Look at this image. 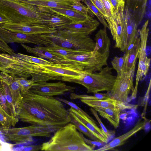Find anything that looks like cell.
Masks as SVG:
<instances>
[{
  "label": "cell",
  "instance_id": "obj_46",
  "mask_svg": "<svg viewBox=\"0 0 151 151\" xmlns=\"http://www.w3.org/2000/svg\"></svg>",
  "mask_w": 151,
  "mask_h": 151
},
{
  "label": "cell",
  "instance_id": "obj_16",
  "mask_svg": "<svg viewBox=\"0 0 151 151\" xmlns=\"http://www.w3.org/2000/svg\"><path fill=\"white\" fill-rule=\"evenodd\" d=\"M124 14L126 23V34L124 46L122 51H126L132 44L139 34L137 30L139 25L133 15L125 6Z\"/></svg>",
  "mask_w": 151,
  "mask_h": 151
},
{
  "label": "cell",
  "instance_id": "obj_26",
  "mask_svg": "<svg viewBox=\"0 0 151 151\" xmlns=\"http://www.w3.org/2000/svg\"><path fill=\"white\" fill-rule=\"evenodd\" d=\"M52 12L64 17L72 22H78L86 19L89 16L73 9L61 8H49Z\"/></svg>",
  "mask_w": 151,
  "mask_h": 151
},
{
  "label": "cell",
  "instance_id": "obj_14",
  "mask_svg": "<svg viewBox=\"0 0 151 151\" xmlns=\"http://www.w3.org/2000/svg\"><path fill=\"white\" fill-rule=\"evenodd\" d=\"M99 25V22L89 15L84 20L78 22H72L60 27L57 29L82 32L89 35L96 30Z\"/></svg>",
  "mask_w": 151,
  "mask_h": 151
},
{
  "label": "cell",
  "instance_id": "obj_6",
  "mask_svg": "<svg viewBox=\"0 0 151 151\" xmlns=\"http://www.w3.org/2000/svg\"><path fill=\"white\" fill-rule=\"evenodd\" d=\"M62 127L32 125L20 128H10L4 131L6 140L20 144L32 141L33 137H51L52 134Z\"/></svg>",
  "mask_w": 151,
  "mask_h": 151
},
{
  "label": "cell",
  "instance_id": "obj_31",
  "mask_svg": "<svg viewBox=\"0 0 151 151\" xmlns=\"http://www.w3.org/2000/svg\"><path fill=\"white\" fill-rule=\"evenodd\" d=\"M23 60L37 65H44L52 63V61L46 60L40 58L27 55L21 53L16 54L14 56Z\"/></svg>",
  "mask_w": 151,
  "mask_h": 151
},
{
  "label": "cell",
  "instance_id": "obj_36",
  "mask_svg": "<svg viewBox=\"0 0 151 151\" xmlns=\"http://www.w3.org/2000/svg\"><path fill=\"white\" fill-rule=\"evenodd\" d=\"M90 110L97 120L101 127V129L105 134L108 139H109L114 136L115 133V131L114 130H108L106 127L100 119L97 112L92 107L90 109Z\"/></svg>",
  "mask_w": 151,
  "mask_h": 151
},
{
  "label": "cell",
  "instance_id": "obj_20",
  "mask_svg": "<svg viewBox=\"0 0 151 151\" xmlns=\"http://www.w3.org/2000/svg\"><path fill=\"white\" fill-rule=\"evenodd\" d=\"M140 39L137 37L124 54L125 58L122 71L127 72L136 65L140 45Z\"/></svg>",
  "mask_w": 151,
  "mask_h": 151
},
{
  "label": "cell",
  "instance_id": "obj_12",
  "mask_svg": "<svg viewBox=\"0 0 151 151\" xmlns=\"http://www.w3.org/2000/svg\"><path fill=\"white\" fill-rule=\"evenodd\" d=\"M0 27L9 31L26 34H50L56 32V28L45 26L30 25L8 23L0 25Z\"/></svg>",
  "mask_w": 151,
  "mask_h": 151
},
{
  "label": "cell",
  "instance_id": "obj_23",
  "mask_svg": "<svg viewBox=\"0 0 151 151\" xmlns=\"http://www.w3.org/2000/svg\"><path fill=\"white\" fill-rule=\"evenodd\" d=\"M46 12L45 26L57 28L72 22L67 18L52 12L48 8L43 7Z\"/></svg>",
  "mask_w": 151,
  "mask_h": 151
},
{
  "label": "cell",
  "instance_id": "obj_45",
  "mask_svg": "<svg viewBox=\"0 0 151 151\" xmlns=\"http://www.w3.org/2000/svg\"><path fill=\"white\" fill-rule=\"evenodd\" d=\"M9 22V21L5 17L0 14V25Z\"/></svg>",
  "mask_w": 151,
  "mask_h": 151
},
{
  "label": "cell",
  "instance_id": "obj_30",
  "mask_svg": "<svg viewBox=\"0 0 151 151\" xmlns=\"http://www.w3.org/2000/svg\"><path fill=\"white\" fill-rule=\"evenodd\" d=\"M109 92L106 93L96 92L94 93V95L91 96L86 94H78L73 93H70V98L72 100L79 99L85 100H96L106 99L109 97Z\"/></svg>",
  "mask_w": 151,
  "mask_h": 151
},
{
  "label": "cell",
  "instance_id": "obj_15",
  "mask_svg": "<svg viewBox=\"0 0 151 151\" xmlns=\"http://www.w3.org/2000/svg\"><path fill=\"white\" fill-rule=\"evenodd\" d=\"M68 110L70 114L85 126L100 141L106 143L108 142V138L102 129L97 126L96 122L91 120L84 115L80 113L71 107Z\"/></svg>",
  "mask_w": 151,
  "mask_h": 151
},
{
  "label": "cell",
  "instance_id": "obj_40",
  "mask_svg": "<svg viewBox=\"0 0 151 151\" xmlns=\"http://www.w3.org/2000/svg\"><path fill=\"white\" fill-rule=\"evenodd\" d=\"M103 15L105 19L109 17L101 0H90Z\"/></svg>",
  "mask_w": 151,
  "mask_h": 151
},
{
  "label": "cell",
  "instance_id": "obj_19",
  "mask_svg": "<svg viewBox=\"0 0 151 151\" xmlns=\"http://www.w3.org/2000/svg\"><path fill=\"white\" fill-rule=\"evenodd\" d=\"M148 0H124L125 5L139 25L145 15Z\"/></svg>",
  "mask_w": 151,
  "mask_h": 151
},
{
  "label": "cell",
  "instance_id": "obj_34",
  "mask_svg": "<svg viewBox=\"0 0 151 151\" xmlns=\"http://www.w3.org/2000/svg\"><path fill=\"white\" fill-rule=\"evenodd\" d=\"M19 84L21 89L22 94L28 91L35 83L33 79H28L24 77H13Z\"/></svg>",
  "mask_w": 151,
  "mask_h": 151
},
{
  "label": "cell",
  "instance_id": "obj_44",
  "mask_svg": "<svg viewBox=\"0 0 151 151\" xmlns=\"http://www.w3.org/2000/svg\"><path fill=\"white\" fill-rule=\"evenodd\" d=\"M114 12L116 10L119 4L123 0H109Z\"/></svg>",
  "mask_w": 151,
  "mask_h": 151
},
{
  "label": "cell",
  "instance_id": "obj_21",
  "mask_svg": "<svg viewBox=\"0 0 151 151\" xmlns=\"http://www.w3.org/2000/svg\"><path fill=\"white\" fill-rule=\"evenodd\" d=\"M95 45L94 52L109 54L111 41L108 37L105 27L99 30L95 35Z\"/></svg>",
  "mask_w": 151,
  "mask_h": 151
},
{
  "label": "cell",
  "instance_id": "obj_9",
  "mask_svg": "<svg viewBox=\"0 0 151 151\" xmlns=\"http://www.w3.org/2000/svg\"><path fill=\"white\" fill-rule=\"evenodd\" d=\"M0 37L7 44L30 43L38 46H50L54 44L50 34H29L12 32L0 27Z\"/></svg>",
  "mask_w": 151,
  "mask_h": 151
},
{
  "label": "cell",
  "instance_id": "obj_29",
  "mask_svg": "<svg viewBox=\"0 0 151 151\" xmlns=\"http://www.w3.org/2000/svg\"><path fill=\"white\" fill-rule=\"evenodd\" d=\"M5 85V82L0 79V104L8 114L16 117L7 101Z\"/></svg>",
  "mask_w": 151,
  "mask_h": 151
},
{
  "label": "cell",
  "instance_id": "obj_32",
  "mask_svg": "<svg viewBox=\"0 0 151 151\" xmlns=\"http://www.w3.org/2000/svg\"><path fill=\"white\" fill-rule=\"evenodd\" d=\"M80 0L84 3L86 5L90 12V13L94 14L96 16L104 27L109 28V25L103 15L90 0Z\"/></svg>",
  "mask_w": 151,
  "mask_h": 151
},
{
  "label": "cell",
  "instance_id": "obj_42",
  "mask_svg": "<svg viewBox=\"0 0 151 151\" xmlns=\"http://www.w3.org/2000/svg\"><path fill=\"white\" fill-rule=\"evenodd\" d=\"M104 7L109 17H111L114 13V11L109 0H101Z\"/></svg>",
  "mask_w": 151,
  "mask_h": 151
},
{
  "label": "cell",
  "instance_id": "obj_27",
  "mask_svg": "<svg viewBox=\"0 0 151 151\" xmlns=\"http://www.w3.org/2000/svg\"><path fill=\"white\" fill-rule=\"evenodd\" d=\"M48 51L52 54L62 59L68 57L81 54L87 52L78 50L53 45L47 46Z\"/></svg>",
  "mask_w": 151,
  "mask_h": 151
},
{
  "label": "cell",
  "instance_id": "obj_39",
  "mask_svg": "<svg viewBox=\"0 0 151 151\" xmlns=\"http://www.w3.org/2000/svg\"><path fill=\"white\" fill-rule=\"evenodd\" d=\"M0 50L4 53H7L12 56H15L16 53L0 37Z\"/></svg>",
  "mask_w": 151,
  "mask_h": 151
},
{
  "label": "cell",
  "instance_id": "obj_41",
  "mask_svg": "<svg viewBox=\"0 0 151 151\" xmlns=\"http://www.w3.org/2000/svg\"><path fill=\"white\" fill-rule=\"evenodd\" d=\"M41 145H31L17 147L15 148L13 150L22 151H38L41 150Z\"/></svg>",
  "mask_w": 151,
  "mask_h": 151
},
{
  "label": "cell",
  "instance_id": "obj_1",
  "mask_svg": "<svg viewBox=\"0 0 151 151\" xmlns=\"http://www.w3.org/2000/svg\"><path fill=\"white\" fill-rule=\"evenodd\" d=\"M16 109L22 122L41 126H63L70 122L69 112L57 98L39 95L29 91L22 94Z\"/></svg>",
  "mask_w": 151,
  "mask_h": 151
},
{
  "label": "cell",
  "instance_id": "obj_2",
  "mask_svg": "<svg viewBox=\"0 0 151 151\" xmlns=\"http://www.w3.org/2000/svg\"><path fill=\"white\" fill-rule=\"evenodd\" d=\"M0 14L15 24L45 26V12L41 7L22 0H0Z\"/></svg>",
  "mask_w": 151,
  "mask_h": 151
},
{
  "label": "cell",
  "instance_id": "obj_5",
  "mask_svg": "<svg viewBox=\"0 0 151 151\" xmlns=\"http://www.w3.org/2000/svg\"><path fill=\"white\" fill-rule=\"evenodd\" d=\"M57 30L56 32L50 34L54 45L78 50H93L95 42L89 35L62 29Z\"/></svg>",
  "mask_w": 151,
  "mask_h": 151
},
{
  "label": "cell",
  "instance_id": "obj_24",
  "mask_svg": "<svg viewBox=\"0 0 151 151\" xmlns=\"http://www.w3.org/2000/svg\"><path fill=\"white\" fill-rule=\"evenodd\" d=\"M21 45L27 52L33 54L40 58L47 59L52 61H59L63 59L52 54L49 52L47 46H37L32 47L23 43H21Z\"/></svg>",
  "mask_w": 151,
  "mask_h": 151
},
{
  "label": "cell",
  "instance_id": "obj_3",
  "mask_svg": "<svg viewBox=\"0 0 151 151\" xmlns=\"http://www.w3.org/2000/svg\"><path fill=\"white\" fill-rule=\"evenodd\" d=\"M50 139L41 145L45 151H92L95 147L87 144L83 134L70 122L57 130Z\"/></svg>",
  "mask_w": 151,
  "mask_h": 151
},
{
  "label": "cell",
  "instance_id": "obj_35",
  "mask_svg": "<svg viewBox=\"0 0 151 151\" xmlns=\"http://www.w3.org/2000/svg\"><path fill=\"white\" fill-rule=\"evenodd\" d=\"M125 58L124 54L121 57H114L111 61L112 68L116 71L117 74H120L122 71Z\"/></svg>",
  "mask_w": 151,
  "mask_h": 151
},
{
  "label": "cell",
  "instance_id": "obj_13",
  "mask_svg": "<svg viewBox=\"0 0 151 151\" xmlns=\"http://www.w3.org/2000/svg\"><path fill=\"white\" fill-rule=\"evenodd\" d=\"M80 101L82 102L93 108L99 107L111 109H119L122 110L127 109H136L138 106L137 105L132 104L128 103L121 102L110 97L106 99L99 100H81Z\"/></svg>",
  "mask_w": 151,
  "mask_h": 151
},
{
  "label": "cell",
  "instance_id": "obj_22",
  "mask_svg": "<svg viewBox=\"0 0 151 151\" xmlns=\"http://www.w3.org/2000/svg\"><path fill=\"white\" fill-rule=\"evenodd\" d=\"M22 1L39 7L73 9L69 6L72 0H22Z\"/></svg>",
  "mask_w": 151,
  "mask_h": 151
},
{
  "label": "cell",
  "instance_id": "obj_7",
  "mask_svg": "<svg viewBox=\"0 0 151 151\" xmlns=\"http://www.w3.org/2000/svg\"><path fill=\"white\" fill-rule=\"evenodd\" d=\"M125 2L123 0L112 15L105 19L109 25L113 40L114 47L122 51L126 34V23L124 14Z\"/></svg>",
  "mask_w": 151,
  "mask_h": 151
},
{
  "label": "cell",
  "instance_id": "obj_4",
  "mask_svg": "<svg viewBox=\"0 0 151 151\" xmlns=\"http://www.w3.org/2000/svg\"><path fill=\"white\" fill-rule=\"evenodd\" d=\"M113 68L107 65L98 72L83 71L78 79L68 82L81 84L85 87L87 93H95L102 91L110 92L114 85L116 76L112 72Z\"/></svg>",
  "mask_w": 151,
  "mask_h": 151
},
{
  "label": "cell",
  "instance_id": "obj_17",
  "mask_svg": "<svg viewBox=\"0 0 151 151\" xmlns=\"http://www.w3.org/2000/svg\"><path fill=\"white\" fill-rule=\"evenodd\" d=\"M146 123L145 120L139 119L134 127L125 133L114 138L109 143L95 151H104L113 150L124 144L129 138L140 131L144 129Z\"/></svg>",
  "mask_w": 151,
  "mask_h": 151
},
{
  "label": "cell",
  "instance_id": "obj_33",
  "mask_svg": "<svg viewBox=\"0 0 151 151\" xmlns=\"http://www.w3.org/2000/svg\"><path fill=\"white\" fill-rule=\"evenodd\" d=\"M70 115V122L74 124L80 132L85 134L91 140L100 141L79 121L72 115Z\"/></svg>",
  "mask_w": 151,
  "mask_h": 151
},
{
  "label": "cell",
  "instance_id": "obj_18",
  "mask_svg": "<svg viewBox=\"0 0 151 151\" xmlns=\"http://www.w3.org/2000/svg\"><path fill=\"white\" fill-rule=\"evenodd\" d=\"M1 71L0 79L8 85L16 110L22 99L21 89L19 84L13 77L6 72Z\"/></svg>",
  "mask_w": 151,
  "mask_h": 151
},
{
  "label": "cell",
  "instance_id": "obj_43",
  "mask_svg": "<svg viewBox=\"0 0 151 151\" xmlns=\"http://www.w3.org/2000/svg\"><path fill=\"white\" fill-rule=\"evenodd\" d=\"M84 139L85 142L88 145L94 147H100L103 146L104 143L101 141L92 140L88 139L84 137Z\"/></svg>",
  "mask_w": 151,
  "mask_h": 151
},
{
  "label": "cell",
  "instance_id": "obj_38",
  "mask_svg": "<svg viewBox=\"0 0 151 151\" xmlns=\"http://www.w3.org/2000/svg\"><path fill=\"white\" fill-rule=\"evenodd\" d=\"M57 98L62 102L68 105L70 107L74 109L80 113L84 115L91 120L96 122L91 117L74 103L62 98Z\"/></svg>",
  "mask_w": 151,
  "mask_h": 151
},
{
  "label": "cell",
  "instance_id": "obj_25",
  "mask_svg": "<svg viewBox=\"0 0 151 151\" xmlns=\"http://www.w3.org/2000/svg\"><path fill=\"white\" fill-rule=\"evenodd\" d=\"M93 108L100 115L109 121L115 128H116L119 126L120 122L119 114L122 110L119 109L99 107H95Z\"/></svg>",
  "mask_w": 151,
  "mask_h": 151
},
{
  "label": "cell",
  "instance_id": "obj_11",
  "mask_svg": "<svg viewBox=\"0 0 151 151\" xmlns=\"http://www.w3.org/2000/svg\"><path fill=\"white\" fill-rule=\"evenodd\" d=\"M76 88V87L67 85L60 81L55 83L41 81L34 83L28 91L39 95L53 97L72 93Z\"/></svg>",
  "mask_w": 151,
  "mask_h": 151
},
{
  "label": "cell",
  "instance_id": "obj_37",
  "mask_svg": "<svg viewBox=\"0 0 151 151\" xmlns=\"http://www.w3.org/2000/svg\"><path fill=\"white\" fill-rule=\"evenodd\" d=\"M69 6L72 8L79 11L88 16L90 12L88 8L83 4L80 0H72Z\"/></svg>",
  "mask_w": 151,
  "mask_h": 151
},
{
  "label": "cell",
  "instance_id": "obj_28",
  "mask_svg": "<svg viewBox=\"0 0 151 151\" xmlns=\"http://www.w3.org/2000/svg\"><path fill=\"white\" fill-rule=\"evenodd\" d=\"M19 121L18 117L8 114L0 104V125L4 131L15 126Z\"/></svg>",
  "mask_w": 151,
  "mask_h": 151
},
{
  "label": "cell",
  "instance_id": "obj_10",
  "mask_svg": "<svg viewBox=\"0 0 151 151\" xmlns=\"http://www.w3.org/2000/svg\"><path fill=\"white\" fill-rule=\"evenodd\" d=\"M147 19L139 31L140 39V45L137 58H139L136 79L142 80L147 75L150 65L151 59L147 56V44L149 33Z\"/></svg>",
  "mask_w": 151,
  "mask_h": 151
},
{
  "label": "cell",
  "instance_id": "obj_8",
  "mask_svg": "<svg viewBox=\"0 0 151 151\" xmlns=\"http://www.w3.org/2000/svg\"><path fill=\"white\" fill-rule=\"evenodd\" d=\"M136 65L127 72L117 74L113 86L109 92V97L124 103H128V96L134 89L133 78Z\"/></svg>",
  "mask_w": 151,
  "mask_h": 151
}]
</instances>
